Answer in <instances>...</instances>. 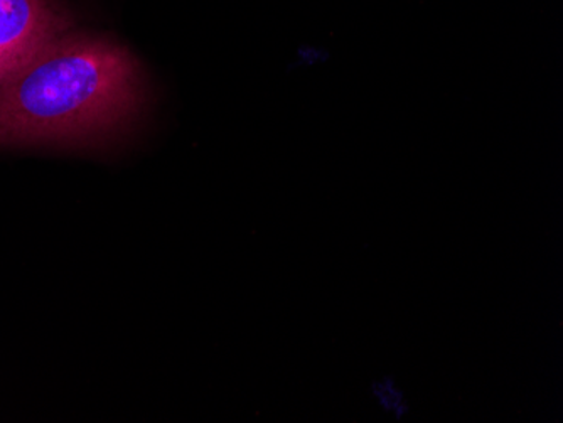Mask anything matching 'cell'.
I'll list each match as a JSON object with an SVG mask.
<instances>
[{
    "mask_svg": "<svg viewBox=\"0 0 563 423\" xmlns=\"http://www.w3.org/2000/svg\"><path fill=\"white\" fill-rule=\"evenodd\" d=\"M142 100L125 47L63 34L0 87V145L95 144L131 123Z\"/></svg>",
    "mask_w": 563,
    "mask_h": 423,
    "instance_id": "cell-1",
    "label": "cell"
},
{
    "mask_svg": "<svg viewBox=\"0 0 563 423\" xmlns=\"http://www.w3.org/2000/svg\"><path fill=\"white\" fill-rule=\"evenodd\" d=\"M51 0H0V87L68 30Z\"/></svg>",
    "mask_w": 563,
    "mask_h": 423,
    "instance_id": "cell-2",
    "label": "cell"
},
{
    "mask_svg": "<svg viewBox=\"0 0 563 423\" xmlns=\"http://www.w3.org/2000/svg\"><path fill=\"white\" fill-rule=\"evenodd\" d=\"M372 393L376 400V405L383 412L394 415L395 419H404L407 415V397H405L404 390L391 378H383V380L375 381L372 387Z\"/></svg>",
    "mask_w": 563,
    "mask_h": 423,
    "instance_id": "cell-3",
    "label": "cell"
}]
</instances>
